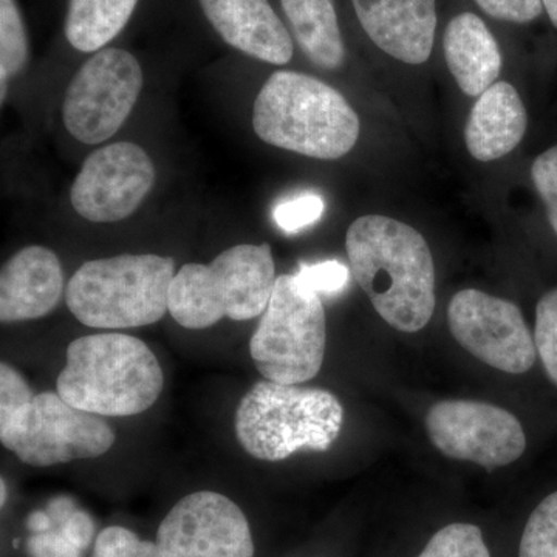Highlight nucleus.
I'll list each match as a JSON object with an SVG mask.
<instances>
[{"mask_svg":"<svg viewBox=\"0 0 557 557\" xmlns=\"http://www.w3.org/2000/svg\"><path fill=\"white\" fill-rule=\"evenodd\" d=\"M534 344L545 372L557 386V288L539 299Z\"/></svg>","mask_w":557,"mask_h":557,"instance_id":"obj_25","label":"nucleus"},{"mask_svg":"<svg viewBox=\"0 0 557 557\" xmlns=\"http://www.w3.org/2000/svg\"><path fill=\"white\" fill-rule=\"evenodd\" d=\"M35 398L30 384L13 366L3 361L0 364V421L25 408Z\"/></svg>","mask_w":557,"mask_h":557,"instance_id":"obj_28","label":"nucleus"},{"mask_svg":"<svg viewBox=\"0 0 557 557\" xmlns=\"http://www.w3.org/2000/svg\"><path fill=\"white\" fill-rule=\"evenodd\" d=\"M369 39L394 60L429 61L437 35V0H351Z\"/></svg>","mask_w":557,"mask_h":557,"instance_id":"obj_15","label":"nucleus"},{"mask_svg":"<svg viewBox=\"0 0 557 557\" xmlns=\"http://www.w3.org/2000/svg\"><path fill=\"white\" fill-rule=\"evenodd\" d=\"M30 36L17 0H0V89L5 102L10 83L27 69Z\"/></svg>","mask_w":557,"mask_h":557,"instance_id":"obj_21","label":"nucleus"},{"mask_svg":"<svg viewBox=\"0 0 557 557\" xmlns=\"http://www.w3.org/2000/svg\"><path fill=\"white\" fill-rule=\"evenodd\" d=\"M346 249L355 281L391 327H426L437 302L435 265L420 231L386 215H362L348 226Z\"/></svg>","mask_w":557,"mask_h":557,"instance_id":"obj_1","label":"nucleus"},{"mask_svg":"<svg viewBox=\"0 0 557 557\" xmlns=\"http://www.w3.org/2000/svg\"><path fill=\"white\" fill-rule=\"evenodd\" d=\"M252 129L267 145L317 160H339L357 146L358 113L324 81L278 70L252 104Z\"/></svg>","mask_w":557,"mask_h":557,"instance_id":"obj_2","label":"nucleus"},{"mask_svg":"<svg viewBox=\"0 0 557 557\" xmlns=\"http://www.w3.org/2000/svg\"><path fill=\"white\" fill-rule=\"evenodd\" d=\"M175 260L120 255L83 263L65 287V304L81 324L121 330L152 325L170 311Z\"/></svg>","mask_w":557,"mask_h":557,"instance_id":"obj_6","label":"nucleus"},{"mask_svg":"<svg viewBox=\"0 0 557 557\" xmlns=\"http://www.w3.org/2000/svg\"><path fill=\"white\" fill-rule=\"evenodd\" d=\"M324 200L314 194H304L284 203L278 205L274 209V220L277 226L285 233H298V231L313 225L321 219L324 212Z\"/></svg>","mask_w":557,"mask_h":557,"instance_id":"obj_26","label":"nucleus"},{"mask_svg":"<svg viewBox=\"0 0 557 557\" xmlns=\"http://www.w3.org/2000/svg\"><path fill=\"white\" fill-rule=\"evenodd\" d=\"M141 0H67L62 36L70 49L94 54L129 25Z\"/></svg>","mask_w":557,"mask_h":557,"instance_id":"obj_20","label":"nucleus"},{"mask_svg":"<svg viewBox=\"0 0 557 557\" xmlns=\"http://www.w3.org/2000/svg\"><path fill=\"white\" fill-rule=\"evenodd\" d=\"M156 178V164L145 148L113 143L84 161L70 188V203L91 223L121 222L141 207Z\"/></svg>","mask_w":557,"mask_h":557,"instance_id":"obj_12","label":"nucleus"},{"mask_svg":"<svg viewBox=\"0 0 557 557\" xmlns=\"http://www.w3.org/2000/svg\"><path fill=\"white\" fill-rule=\"evenodd\" d=\"M115 440L104 417L75 408L58 392L35 395L25 408L0 421L3 448L35 468L104 456Z\"/></svg>","mask_w":557,"mask_h":557,"instance_id":"obj_8","label":"nucleus"},{"mask_svg":"<svg viewBox=\"0 0 557 557\" xmlns=\"http://www.w3.org/2000/svg\"><path fill=\"white\" fill-rule=\"evenodd\" d=\"M143 84L141 62L131 50L109 46L89 54L65 90V129L83 145L108 141L129 119Z\"/></svg>","mask_w":557,"mask_h":557,"instance_id":"obj_9","label":"nucleus"},{"mask_svg":"<svg viewBox=\"0 0 557 557\" xmlns=\"http://www.w3.org/2000/svg\"><path fill=\"white\" fill-rule=\"evenodd\" d=\"M443 51L450 75L468 97L479 98L496 84L502 53L496 38L478 14H457L443 35Z\"/></svg>","mask_w":557,"mask_h":557,"instance_id":"obj_18","label":"nucleus"},{"mask_svg":"<svg viewBox=\"0 0 557 557\" xmlns=\"http://www.w3.org/2000/svg\"><path fill=\"white\" fill-rule=\"evenodd\" d=\"M64 295V271L57 252L30 245L14 252L0 271V321H35L57 309Z\"/></svg>","mask_w":557,"mask_h":557,"instance_id":"obj_16","label":"nucleus"},{"mask_svg":"<svg viewBox=\"0 0 557 557\" xmlns=\"http://www.w3.org/2000/svg\"><path fill=\"white\" fill-rule=\"evenodd\" d=\"M91 557H166L157 542L121 525L104 528L95 539Z\"/></svg>","mask_w":557,"mask_h":557,"instance_id":"obj_24","label":"nucleus"},{"mask_svg":"<svg viewBox=\"0 0 557 557\" xmlns=\"http://www.w3.org/2000/svg\"><path fill=\"white\" fill-rule=\"evenodd\" d=\"M480 10L493 20L509 24H528L544 11L542 0H474Z\"/></svg>","mask_w":557,"mask_h":557,"instance_id":"obj_30","label":"nucleus"},{"mask_svg":"<svg viewBox=\"0 0 557 557\" xmlns=\"http://www.w3.org/2000/svg\"><path fill=\"white\" fill-rule=\"evenodd\" d=\"M343 424L344 408L332 392L263 379L242 397L234 426L248 456L282 461L300 449L329 450Z\"/></svg>","mask_w":557,"mask_h":557,"instance_id":"obj_4","label":"nucleus"},{"mask_svg":"<svg viewBox=\"0 0 557 557\" xmlns=\"http://www.w3.org/2000/svg\"><path fill=\"white\" fill-rule=\"evenodd\" d=\"M542 5L547 11L549 21L557 28V0H542Z\"/></svg>","mask_w":557,"mask_h":557,"instance_id":"obj_31","label":"nucleus"},{"mask_svg":"<svg viewBox=\"0 0 557 557\" xmlns=\"http://www.w3.org/2000/svg\"><path fill=\"white\" fill-rule=\"evenodd\" d=\"M0 487H2V496H0V505H2V508H3V507H5L7 498H9V490H7L5 480L2 479V482H0Z\"/></svg>","mask_w":557,"mask_h":557,"instance_id":"obj_32","label":"nucleus"},{"mask_svg":"<svg viewBox=\"0 0 557 557\" xmlns=\"http://www.w3.org/2000/svg\"><path fill=\"white\" fill-rule=\"evenodd\" d=\"M164 373L148 344L119 332L72 341L57 392L65 401L100 417H134L159 401Z\"/></svg>","mask_w":557,"mask_h":557,"instance_id":"obj_3","label":"nucleus"},{"mask_svg":"<svg viewBox=\"0 0 557 557\" xmlns=\"http://www.w3.org/2000/svg\"><path fill=\"white\" fill-rule=\"evenodd\" d=\"M166 557H255V537L244 509L223 494L196 491L180 498L157 530Z\"/></svg>","mask_w":557,"mask_h":557,"instance_id":"obj_13","label":"nucleus"},{"mask_svg":"<svg viewBox=\"0 0 557 557\" xmlns=\"http://www.w3.org/2000/svg\"><path fill=\"white\" fill-rule=\"evenodd\" d=\"M418 557H491L482 530L471 523H450L429 541Z\"/></svg>","mask_w":557,"mask_h":557,"instance_id":"obj_23","label":"nucleus"},{"mask_svg":"<svg viewBox=\"0 0 557 557\" xmlns=\"http://www.w3.org/2000/svg\"><path fill=\"white\" fill-rule=\"evenodd\" d=\"M269 244L234 245L211 263H185L170 289V314L180 327L205 330L222 319L249 321L263 314L276 285Z\"/></svg>","mask_w":557,"mask_h":557,"instance_id":"obj_5","label":"nucleus"},{"mask_svg":"<svg viewBox=\"0 0 557 557\" xmlns=\"http://www.w3.org/2000/svg\"><path fill=\"white\" fill-rule=\"evenodd\" d=\"M429 438L454 460L486 469L507 467L522 457L527 435L507 409L472 399H443L429 409Z\"/></svg>","mask_w":557,"mask_h":557,"instance_id":"obj_10","label":"nucleus"},{"mask_svg":"<svg viewBox=\"0 0 557 557\" xmlns=\"http://www.w3.org/2000/svg\"><path fill=\"white\" fill-rule=\"evenodd\" d=\"M519 557H557V493L549 494L531 512Z\"/></svg>","mask_w":557,"mask_h":557,"instance_id":"obj_22","label":"nucleus"},{"mask_svg":"<svg viewBox=\"0 0 557 557\" xmlns=\"http://www.w3.org/2000/svg\"><path fill=\"white\" fill-rule=\"evenodd\" d=\"M531 178L547 208L549 225L557 236V146H553L534 160Z\"/></svg>","mask_w":557,"mask_h":557,"instance_id":"obj_27","label":"nucleus"},{"mask_svg":"<svg viewBox=\"0 0 557 557\" xmlns=\"http://www.w3.org/2000/svg\"><path fill=\"white\" fill-rule=\"evenodd\" d=\"M448 324L465 350L500 372L520 375L536 362L534 336L511 300L461 289L449 300Z\"/></svg>","mask_w":557,"mask_h":557,"instance_id":"obj_11","label":"nucleus"},{"mask_svg":"<svg viewBox=\"0 0 557 557\" xmlns=\"http://www.w3.org/2000/svg\"><path fill=\"white\" fill-rule=\"evenodd\" d=\"M288 30L311 64L338 70L346 62V42L335 0H278Z\"/></svg>","mask_w":557,"mask_h":557,"instance_id":"obj_19","label":"nucleus"},{"mask_svg":"<svg viewBox=\"0 0 557 557\" xmlns=\"http://www.w3.org/2000/svg\"><path fill=\"white\" fill-rule=\"evenodd\" d=\"M325 347L327 318L321 296L296 274H281L249 339L256 369L274 383H307L321 372Z\"/></svg>","mask_w":557,"mask_h":557,"instance_id":"obj_7","label":"nucleus"},{"mask_svg":"<svg viewBox=\"0 0 557 557\" xmlns=\"http://www.w3.org/2000/svg\"><path fill=\"white\" fill-rule=\"evenodd\" d=\"M201 16L230 49L251 60L285 65L295 57L287 24L270 0H196Z\"/></svg>","mask_w":557,"mask_h":557,"instance_id":"obj_14","label":"nucleus"},{"mask_svg":"<svg viewBox=\"0 0 557 557\" xmlns=\"http://www.w3.org/2000/svg\"><path fill=\"white\" fill-rule=\"evenodd\" d=\"M299 281L307 288L319 293H339L346 288L348 282V270L338 260L317 263V265H302L296 273Z\"/></svg>","mask_w":557,"mask_h":557,"instance_id":"obj_29","label":"nucleus"},{"mask_svg":"<svg viewBox=\"0 0 557 557\" xmlns=\"http://www.w3.org/2000/svg\"><path fill=\"white\" fill-rule=\"evenodd\" d=\"M527 127V109L519 91L500 81L480 95L469 113L465 127L468 152L483 163L504 159L518 148Z\"/></svg>","mask_w":557,"mask_h":557,"instance_id":"obj_17","label":"nucleus"}]
</instances>
